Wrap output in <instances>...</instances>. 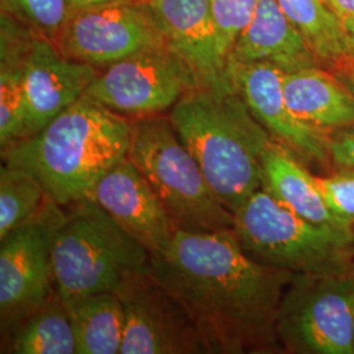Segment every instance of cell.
<instances>
[{"label":"cell","instance_id":"obj_1","mask_svg":"<svg viewBox=\"0 0 354 354\" xmlns=\"http://www.w3.org/2000/svg\"><path fill=\"white\" fill-rule=\"evenodd\" d=\"M149 270L189 311L209 353H283L277 317L295 273L254 261L232 230H177Z\"/></svg>","mask_w":354,"mask_h":354},{"label":"cell","instance_id":"obj_2","mask_svg":"<svg viewBox=\"0 0 354 354\" xmlns=\"http://www.w3.org/2000/svg\"><path fill=\"white\" fill-rule=\"evenodd\" d=\"M133 121L87 96L38 133L1 151L4 165L37 177L49 200L67 207L91 198L96 185L129 156Z\"/></svg>","mask_w":354,"mask_h":354},{"label":"cell","instance_id":"obj_3","mask_svg":"<svg viewBox=\"0 0 354 354\" xmlns=\"http://www.w3.org/2000/svg\"><path fill=\"white\" fill-rule=\"evenodd\" d=\"M168 118L215 196L232 214L263 188V155L273 138L231 80L192 89Z\"/></svg>","mask_w":354,"mask_h":354},{"label":"cell","instance_id":"obj_4","mask_svg":"<svg viewBox=\"0 0 354 354\" xmlns=\"http://www.w3.org/2000/svg\"><path fill=\"white\" fill-rule=\"evenodd\" d=\"M150 268V253L92 198L64 207L53 238L54 289L64 299L115 292Z\"/></svg>","mask_w":354,"mask_h":354},{"label":"cell","instance_id":"obj_5","mask_svg":"<svg viewBox=\"0 0 354 354\" xmlns=\"http://www.w3.org/2000/svg\"><path fill=\"white\" fill-rule=\"evenodd\" d=\"M133 121L129 159L150 183L177 230L215 232L234 228V214L215 196L203 169L160 114Z\"/></svg>","mask_w":354,"mask_h":354},{"label":"cell","instance_id":"obj_6","mask_svg":"<svg viewBox=\"0 0 354 354\" xmlns=\"http://www.w3.org/2000/svg\"><path fill=\"white\" fill-rule=\"evenodd\" d=\"M232 231L244 252L263 266L292 273L354 266V234L304 219L264 188L234 213Z\"/></svg>","mask_w":354,"mask_h":354},{"label":"cell","instance_id":"obj_7","mask_svg":"<svg viewBox=\"0 0 354 354\" xmlns=\"http://www.w3.org/2000/svg\"><path fill=\"white\" fill-rule=\"evenodd\" d=\"M283 353L354 354V266L295 273L277 317Z\"/></svg>","mask_w":354,"mask_h":354},{"label":"cell","instance_id":"obj_8","mask_svg":"<svg viewBox=\"0 0 354 354\" xmlns=\"http://www.w3.org/2000/svg\"><path fill=\"white\" fill-rule=\"evenodd\" d=\"M54 41L64 57L96 68L168 46L147 0H122L73 11Z\"/></svg>","mask_w":354,"mask_h":354},{"label":"cell","instance_id":"obj_9","mask_svg":"<svg viewBox=\"0 0 354 354\" xmlns=\"http://www.w3.org/2000/svg\"><path fill=\"white\" fill-rule=\"evenodd\" d=\"M64 207L48 200L32 219L0 239V328H11L55 292L53 238Z\"/></svg>","mask_w":354,"mask_h":354},{"label":"cell","instance_id":"obj_10","mask_svg":"<svg viewBox=\"0 0 354 354\" xmlns=\"http://www.w3.org/2000/svg\"><path fill=\"white\" fill-rule=\"evenodd\" d=\"M201 86L187 62L169 46L140 51L105 67L84 96L130 117L162 114Z\"/></svg>","mask_w":354,"mask_h":354},{"label":"cell","instance_id":"obj_11","mask_svg":"<svg viewBox=\"0 0 354 354\" xmlns=\"http://www.w3.org/2000/svg\"><path fill=\"white\" fill-rule=\"evenodd\" d=\"M115 292L125 313L121 354H210L189 311L149 269Z\"/></svg>","mask_w":354,"mask_h":354},{"label":"cell","instance_id":"obj_12","mask_svg":"<svg viewBox=\"0 0 354 354\" xmlns=\"http://www.w3.org/2000/svg\"><path fill=\"white\" fill-rule=\"evenodd\" d=\"M227 73L250 111L273 140L306 163L332 165L330 134L304 124L291 112L283 91L285 73L281 68L263 62H228Z\"/></svg>","mask_w":354,"mask_h":354},{"label":"cell","instance_id":"obj_13","mask_svg":"<svg viewBox=\"0 0 354 354\" xmlns=\"http://www.w3.org/2000/svg\"><path fill=\"white\" fill-rule=\"evenodd\" d=\"M97 74L96 67L64 57L50 38L33 35L24 62L26 118L23 140L82 99Z\"/></svg>","mask_w":354,"mask_h":354},{"label":"cell","instance_id":"obj_14","mask_svg":"<svg viewBox=\"0 0 354 354\" xmlns=\"http://www.w3.org/2000/svg\"><path fill=\"white\" fill-rule=\"evenodd\" d=\"M91 198L150 256L163 251L176 234L177 227L165 205L129 158L102 177Z\"/></svg>","mask_w":354,"mask_h":354},{"label":"cell","instance_id":"obj_15","mask_svg":"<svg viewBox=\"0 0 354 354\" xmlns=\"http://www.w3.org/2000/svg\"><path fill=\"white\" fill-rule=\"evenodd\" d=\"M168 46L181 57L201 86L228 83V57L221 45L209 0H147Z\"/></svg>","mask_w":354,"mask_h":354},{"label":"cell","instance_id":"obj_16","mask_svg":"<svg viewBox=\"0 0 354 354\" xmlns=\"http://www.w3.org/2000/svg\"><path fill=\"white\" fill-rule=\"evenodd\" d=\"M228 62L270 64L283 73L322 66L277 0H257L252 20L236 39Z\"/></svg>","mask_w":354,"mask_h":354},{"label":"cell","instance_id":"obj_17","mask_svg":"<svg viewBox=\"0 0 354 354\" xmlns=\"http://www.w3.org/2000/svg\"><path fill=\"white\" fill-rule=\"evenodd\" d=\"M283 91L301 121L332 134L354 125V92L323 66L285 73Z\"/></svg>","mask_w":354,"mask_h":354},{"label":"cell","instance_id":"obj_18","mask_svg":"<svg viewBox=\"0 0 354 354\" xmlns=\"http://www.w3.org/2000/svg\"><path fill=\"white\" fill-rule=\"evenodd\" d=\"M299 160L279 140H272L263 155V188L304 219L354 234L330 212L319 176Z\"/></svg>","mask_w":354,"mask_h":354},{"label":"cell","instance_id":"obj_19","mask_svg":"<svg viewBox=\"0 0 354 354\" xmlns=\"http://www.w3.org/2000/svg\"><path fill=\"white\" fill-rule=\"evenodd\" d=\"M33 35H26L1 13L0 57V149L4 151L26 134L24 62Z\"/></svg>","mask_w":354,"mask_h":354},{"label":"cell","instance_id":"obj_20","mask_svg":"<svg viewBox=\"0 0 354 354\" xmlns=\"http://www.w3.org/2000/svg\"><path fill=\"white\" fill-rule=\"evenodd\" d=\"M64 302L73 323L76 354H121L125 313L117 292H96Z\"/></svg>","mask_w":354,"mask_h":354},{"label":"cell","instance_id":"obj_21","mask_svg":"<svg viewBox=\"0 0 354 354\" xmlns=\"http://www.w3.org/2000/svg\"><path fill=\"white\" fill-rule=\"evenodd\" d=\"M0 352L76 354L75 335L64 299L54 292L46 304L1 333Z\"/></svg>","mask_w":354,"mask_h":354},{"label":"cell","instance_id":"obj_22","mask_svg":"<svg viewBox=\"0 0 354 354\" xmlns=\"http://www.w3.org/2000/svg\"><path fill=\"white\" fill-rule=\"evenodd\" d=\"M277 3L301 30L323 67L339 71L353 64L342 24L326 0H277Z\"/></svg>","mask_w":354,"mask_h":354},{"label":"cell","instance_id":"obj_23","mask_svg":"<svg viewBox=\"0 0 354 354\" xmlns=\"http://www.w3.org/2000/svg\"><path fill=\"white\" fill-rule=\"evenodd\" d=\"M49 200L37 177L26 169L0 168V239L32 219Z\"/></svg>","mask_w":354,"mask_h":354},{"label":"cell","instance_id":"obj_24","mask_svg":"<svg viewBox=\"0 0 354 354\" xmlns=\"http://www.w3.org/2000/svg\"><path fill=\"white\" fill-rule=\"evenodd\" d=\"M221 45L228 59L241 32L252 20L257 0H209Z\"/></svg>","mask_w":354,"mask_h":354},{"label":"cell","instance_id":"obj_25","mask_svg":"<svg viewBox=\"0 0 354 354\" xmlns=\"http://www.w3.org/2000/svg\"><path fill=\"white\" fill-rule=\"evenodd\" d=\"M319 181L330 212L354 231V169L337 168L327 176H319Z\"/></svg>","mask_w":354,"mask_h":354},{"label":"cell","instance_id":"obj_26","mask_svg":"<svg viewBox=\"0 0 354 354\" xmlns=\"http://www.w3.org/2000/svg\"><path fill=\"white\" fill-rule=\"evenodd\" d=\"M26 19L54 41L73 12L68 0H15Z\"/></svg>","mask_w":354,"mask_h":354},{"label":"cell","instance_id":"obj_27","mask_svg":"<svg viewBox=\"0 0 354 354\" xmlns=\"http://www.w3.org/2000/svg\"><path fill=\"white\" fill-rule=\"evenodd\" d=\"M329 153L336 168L354 169V125L330 134Z\"/></svg>","mask_w":354,"mask_h":354},{"label":"cell","instance_id":"obj_28","mask_svg":"<svg viewBox=\"0 0 354 354\" xmlns=\"http://www.w3.org/2000/svg\"><path fill=\"white\" fill-rule=\"evenodd\" d=\"M326 3L342 24L354 20V0H326Z\"/></svg>","mask_w":354,"mask_h":354},{"label":"cell","instance_id":"obj_29","mask_svg":"<svg viewBox=\"0 0 354 354\" xmlns=\"http://www.w3.org/2000/svg\"><path fill=\"white\" fill-rule=\"evenodd\" d=\"M113 1H122V0H68V4L73 11H76V10H83V8L95 7L105 3H113Z\"/></svg>","mask_w":354,"mask_h":354},{"label":"cell","instance_id":"obj_30","mask_svg":"<svg viewBox=\"0 0 354 354\" xmlns=\"http://www.w3.org/2000/svg\"><path fill=\"white\" fill-rule=\"evenodd\" d=\"M342 28H344V33H345V38H346L349 55H351V59L354 64V20H351V21L342 24Z\"/></svg>","mask_w":354,"mask_h":354},{"label":"cell","instance_id":"obj_31","mask_svg":"<svg viewBox=\"0 0 354 354\" xmlns=\"http://www.w3.org/2000/svg\"><path fill=\"white\" fill-rule=\"evenodd\" d=\"M335 74L354 92V64H349L339 71H335Z\"/></svg>","mask_w":354,"mask_h":354}]
</instances>
